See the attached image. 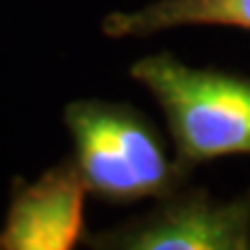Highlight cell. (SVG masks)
<instances>
[{"mask_svg":"<svg viewBox=\"0 0 250 250\" xmlns=\"http://www.w3.org/2000/svg\"><path fill=\"white\" fill-rule=\"evenodd\" d=\"M62 121L74 144V165L88 192L107 204L165 199L186 188L192 171L169 153L162 132L132 104L72 100Z\"/></svg>","mask_w":250,"mask_h":250,"instance_id":"obj_1","label":"cell"},{"mask_svg":"<svg viewBox=\"0 0 250 250\" xmlns=\"http://www.w3.org/2000/svg\"><path fill=\"white\" fill-rule=\"evenodd\" d=\"M130 77L165 114L174 153L188 171L229 155H250V77L192 67L174 54L144 56Z\"/></svg>","mask_w":250,"mask_h":250,"instance_id":"obj_2","label":"cell"},{"mask_svg":"<svg viewBox=\"0 0 250 250\" xmlns=\"http://www.w3.org/2000/svg\"><path fill=\"white\" fill-rule=\"evenodd\" d=\"M88 250H250V190L215 199L181 188L144 215L86 234Z\"/></svg>","mask_w":250,"mask_h":250,"instance_id":"obj_3","label":"cell"},{"mask_svg":"<svg viewBox=\"0 0 250 250\" xmlns=\"http://www.w3.org/2000/svg\"><path fill=\"white\" fill-rule=\"evenodd\" d=\"M86 192L74 160H62L35 181L14 179L0 250H77L86 241Z\"/></svg>","mask_w":250,"mask_h":250,"instance_id":"obj_4","label":"cell"},{"mask_svg":"<svg viewBox=\"0 0 250 250\" xmlns=\"http://www.w3.org/2000/svg\"><path fill=\"white\" fill-rule=\"evenodd\" d=\"M186 26L250 30V0H155L132 12H111L102 21L107 37H146Z\"/></svg>","mask_w":250,"mask_h":250,"instance_id":"obj_5","label":"cell"}]
</instances>
